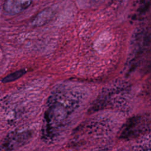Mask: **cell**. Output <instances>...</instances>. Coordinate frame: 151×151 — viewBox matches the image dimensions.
I'll use <instances>...</instances> for the list:
<instances>
[{
	"instance_id": "obj_3",
	"label": "cell",
	"mask_w": 151,
	"mask_h": 151,
	"mask_svg": "<svg viewBox=\"0 0 151 151\" xmlns=\"http://www.w3.org/2000/svg\"><path fill=\"white\" fill-rule=\"evenodd\" d=\"M25 73H26V71L24 69L18 70L17 71H15L9 75H8L7 76L5 77L2 80V81L3 83H9L11 81H13L19 78V77H22L24 74H25Z\"/></svg>"
},
{
	"instance_id": "obj_2",
	"label": "cell",
	"mask_w": 151,
	"mask_h": 151,
	"mask_svg": "<svg viewBox=\"0 0 151 151\" xmlns=\"http://www.w3.org/2000/svg\"><path fill=\"white\" fill-rule=\"evenodd\" d=\"M54 11L51 8H47L38 13L31 21V24L35 27H41L47 24L53 17Z\"/></svg>"
},
{
	"instance_id": "obj_1",
	"label": "cell",
	"mask_w": 151,
	"mask_h": 151,
	"mask_svg": "<svg viewBox=\"0 0 151 151\" xmlns=\"http://www.w3.org/2000/svg\"><path fill=\"white\" fill-rule=\"evenodd\" d=\"M31 3V0H5L3 8L9 14H18L28 8Z\"/></svg>"
}]
</instances>
